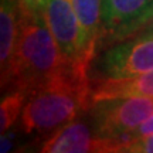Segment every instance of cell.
<instances>
[{"instance_id": "obj_11", "label": "cell", "mask_w": 153, "mask_h": 153, "mask_svg": "<svg viewBox=\"0 0 153 153\" xmlns=\"http://www.w3.org/2000/svg\"><path fill=\"white\" fill-rule=\"evenodd\" d=\"M27 101V92L23 89L7 91L0 104V132L4 133L14 125L22 116L23 108Z\"/></svg>"}, {"instance_id": "obj_13", "label": "cell", "mask_w": 153, "mask_h": 153, "mask_svg": "<svg viewBox=\"0 0 153 153\" xmlns=\"http://www.w3.org/2000/svg\"><path fill=\"white\" fill-rule=\"evenodd\" d=\"M50 0H17L19 11L22 16L44 14Z\"/></svg>"}, {"instance_id": "obj_2", "label": "cell", "mask_w": 153, "mask_h": 153, "mask_svg": "<svg viewBox=\"0 0 153 153\" xmlns=\"http://www.w3.org/2000/svg\"><path fill=\"white\" fill-rule=\"evenodd\" d=\"M74 67L62 55L44 14L22 16L11 82L6 91L28 92ZM75 70V68H74Z\"/></svg>"}, {"instance_id": "obj_6", "label": "cell", "mask_w": 153, "mask_h": 153, "mask_svg": "<svg viewBox=\"0 0 153 153\" xmlns=\"http://www.w3.org/2000/svg\"><path fill=\"white\" fill-rule=\"evenodd\" d=\"M44 16L65 60L75 70L88 74L89 67L82 61L81 28L72 0H50Z\"/></svg>"}, {"instance_id": "obj_8", "label": "cell", "mask_w": 153, "mask_h": 153, "mask_svg": "<svg viewBox=\"0 0 153 153\" xmlns=\"http://www.w3.org/2000/svg\"><path fill=\"white\" fill-rule=\"evenodd\" d=\"M20 26V11L17 0L0 1V62H1V89L9 88L13 75L14 54Z\"/></svg>"}, {"instance_id": "obj_1", "label": "cell", "mask_w": 153, "mask_h": 153, "mask_svg": "<svg viewBox=\"0 0 153 153\" xmlns=\"http://www.w3.org/2000/svg\"><path fill=\"white\" fill-rule=\"evenodd\" d=\"M88 74L67 70L40 84L27 95L20 123L26 135H51L87 112L91 105Z\"/></svg>"}, {"instance_id": "obj_7", "label": "cell", "mask_w": 153, "mask_h": 153, "mask_svg": "<svg viewBox=\"0 0 153 153\" xmlns=\"http://www.w3.org/2000/svg\"><path fill=\"white\" fill-rule=\"evenodd\" d=\"M120 139H108L95 135L92 128L81 120L57 129L41 145L43 153H112L119 152Z\"/></svg>"}, {"instance_id": "obj_14", "label": "cell", "mask_w": 153, "mask_h": 153, "mask_svg": "<svg viewBox=\"0 0 153 153\" xmlns=\"http://www.w3.org/2000/svg\"><path fill=\"white\" fill-rule=\"evenodd\" d=\"M153 135V115L143 122L142 125H139L136 129L131 131L129 133H126L125 136H122L120 139L128 140V139H137V137H145Z\"/></svg>"}, {"instance_id": "obj_3", "label": "cell", "mask_w": 153, "mask_h": 153, "mask_svg": "<svg viewBox=\"0 0 153 153\" xmlns=\"http://www.w3.org/2000/svg\"><path fill=\"white\" fill-rule=\"evenodd\" d=\"M88 111L91 128L97 136L120 139L153 115V98L104 99L92 104Z\"/></svg>"}, {"instance_id": "obj_5", "label": "cell", "mask_w": 153, "mask_h": 153, "mask_svg": "<svg viewBox=\"0 0 153 153\" xmlns=\"http://www.w3.org/2000/svg\"><path fill=\"white\" fill-rule=\"evenodd\" d=\"M99 71L105 78H129L153 70V37L126 38L112 44L101 57Z\"/></svg>"}, {"instance_id": "obj_16", "label": "cell", "mask_w": 153, "mask_h": 153, "mask_svg": "<svg viewBox=\"0 0 153 153\" xmlns=\"http://www.w3.org/2000/svg\"><path fill=\"white\" fill-rule=\"evenodd\" d=\"M136 36H142V37H153V16H152V19L146 23V26H145ZM136 36H133V37H136Z\"/></svg>"}, {"instance_id": "obj_9", "label": "cell", "mask_w": 153, "mask_h": 153, "mask_svg": "<svg viewBox=\"0 0 153 153\" xmlns=\"http://www.w3.org/2000/svg\"><path fill=\"white\" fill-rule=\"evenodd\" d=\"M132 97L153 98V70L129 78H104L91 89V105L104 99Z\"/></svg>"}, {"instance_id": "obj_12", "label": "cell", "mask_w": 153, "mask_h": 153, "mask_svg": "<svg viewBox=\"0 0 153 153\" xmlns=\"http://www.w3.org/2000/svg\"><path fill=\"white\" fill-rule=\"evenodd\" d=\"M119 152L126 153H153V135L137 139H120Z\"/></svg>"}, {"instance_id": "obj_10", "label": "cell", "mask_w": 153, "mask_h": 153, "mask_svg": "<svg viewBox=\"0 0 153 153\" xmlns=\"http://www.w3.org/2000/svg\"><path fill=\"white\" fill-rule=\"evenodd\" d=\"M81 28L82 61L87 67L95 57L101 37L102 24V0H72Z\"/></svg>"}, {"instance_id": "obj_15", "label": "cell", "mask_w": 153, "mask_h": 153, "mask_svg": "<svg viewBox=\"0 0 153 153\" xmlns=\"http://www.w3.org/2000/svg\"><path fill=\"white\" fill-rule=\"evenodd\" d=\"M14 139H16V132H10V129L4 133H1L0 137V152L6 153L10 152L11 148L14 146Z\"/></svg>"}, {"instance_id": "obj_4", "label": "cell", "mask_w": 153, "mask_h": 153, "mask_svg": "<svg viewBox=\"0 0 153 153\" xmlns=\"http://www.w3.org/2000/svg\"><path fill=\"white\" fill-rule=\"evenodd\" d=\"M153 16V0H102L99 41L116 44L136 36Z\"/></svg>"}]
</instances>
